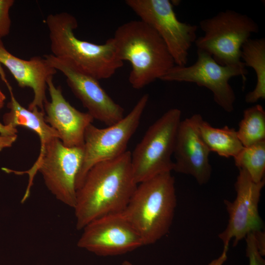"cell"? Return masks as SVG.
Listing matches in <instances>:
<instances>
[{"mask_svg":"<svg viewBox=\"0 0 265 265\" xmlns=\"http://www.w3.org/2000/svg\"><path fill=\"white\" fill-rule=\"evenodd\" d=\"M131 153L97 163L86 174L77 190L76 227L80 230L104 215L123 212L137 184L131 164Z\"/></svg>","mask_w":265,"mask_h":265,"instance_id":"1","label":"cell"},{"mask_svg":"<svg viewBox=\"0 0 265 265\" xmlns=\"http://www.w3.org/2000/svg\"><path fill=\"white\" fill-rule=\"evenodd\" d=\"M112 39L118 58L131 64L129 81L134 89H141L160 80L175 65L162 38L141 20L121 25Z\"/></svg>","mask_w":265,"mask_h":265,"instance_id":"2","label":"cell"},{"mask_svg":"<svg viewBox=\"0 0 265 265\" xmlns=\"http://www.w3.org/2000/svg\"><path fill=\"white\" fill-rule=\"evenodd\" d=\"M46 24L53 56L71 61L98 80L110 78L123 66V62L117 56L112 38L103 44L79 39L74 32L78 22L71 14L66 12L50 14Z\"/></svg>","mask_w":265,"mask_h":265,"instance_id":"3","label":"cell"},{"mask_svg":"<svg viewBox=\"0 0 265 265\" xmlns=\"http://www.w3.org/2000/svg\"><path fill=\"white\" fill-rule=\"evenodd\" d=\"M176 205L175 179L171 172H166L137 184L122 212L146 245L168 233Z\"/></svg>","mask_w":265,"mask_h":265,"instance_id":"4","label":"cell"},{"mask_svg":"<svg viewBox=\"0 0 265 265\" xmlns=\"http://www.w3.org/2000/svg\"><path fill=\"white\" fill-rule=\"evenodd\" d=\"M83 156V146L68 147L58 138L54 137L40 149L37 160L29 170L17 171L7 168L2 169L17 175L28 174V185L22 199V203L29 197L34 178L39 171L47 188L55 198L74 209L76 201V179Z\"/></svg>","mask_w":265,"mask_h":265,"instance_id":"5","label":"cell"},{"mask_svg":"<svg viewBox=\"0 0 265 265\" xmlns=\"http://www.w3.org/2000/svg\"><path fill=\"white\" fill-rule=\"evenodd\" d=\"M199 26L204 34L194 42L197 49L210 54L220 65L246 69L240 58L241 50L251 35L259 32V26L253 19L227 9L201 21Z\"/></svg>","mask_w":265,"mask_h":265,"instance_id":"6","label":"cell"},{"mask_svg":"<svg viewBox=\"0 0 265 265\" xmlns=\"http://www.w3.org/2000/svg\"><path fill=\"white\" fill-rule=\"evenodd\" d=\"M181 111L169 109L151 125L131 153V164L136 183L158 175L171 172L177 132Z\"/></svg>","mask_w":265,"mask_h":265,"instance_id":"7","label":"cell"},{"mask_svg":"<svg viewBox=\"0 0 265 265\" xmlns=\"http://www.w3.org/2000/svg\"><path fill=\"white\" fill-rule=\"evenodd\" d=\"M149 98L148 94L143 95L129 114L113 125L99 128L92 123L86 128L83 159L76 179L77 190L93 165L117 158L127 151L128 142L137 129Z\"/></svg>","mask_w":265,"mask_h":265,"instance_id":"8","label":"cell"},{"mask_svg":"<svg viewBox=\"0 0 265 265\" xmlns=\"http://www.w3.org/2000/svg\"><path fill=\"white\" fill-rule=\"evenodd\" d=\"M140 20L162 38L176 65H186L189 50L197 39L198 26L180 21L168 0H127Z\"/></svg>","mask_w":265,"mask_h":265,"instance_id":"9","label":"cell"},{"mask_svg":"<svg viewBox=\"0 0 265 265\" xmlns=\"http://www.w3.org/2000/svg\"><path fill=\"white\" fill-rule=\"evenodd\" d=\"M197 60L194 64L183 66L175 65L160 80L192 82L205 87L212 93L214 101L219 106L227 112H232L236 95L229 80L239 76L244 84L247 70L220 65L212 55L200 49L197 50Z\"/></svg>","mask_w":265,"mask_h":265,"instance_id":"10","label":"cell"},{"mask_svg":"<svg viewBox=\"0 0 265 265\" xmlns=\"http://www.w3.org/2000/svg\"><path fill=\"white\" fill-rule=\"evenodd\" d=\"M77 246L102 256L125 254L144 245L123 212L99 217L86 225Z\"/></svg>","mask_w":265,"mask_h":265,"instance_id":"11","label":"cell"},{"mask_svg":"<svg viewBox=\"0 0 265 265\" xmlns=\"http://www.w3.org/2000/svg\"><path fill=\"white\" fill-rule=\"evenodd\" d=\"M45 58L56 71L65 76L68 85L94 119L108 126L125 116L124 108L106 93L99 80L83 72L68 60L53 54L46 55Z\"/></svg>","mask_w":265,"mask_h":265,"instance_id":"12","label":"cell"},{"mask_svg":"<svg viewBox=\"0 0 265 265\" xmlns=\"http://www.w3.org/2000/svg\"><path fill=\"white\" fill-rule=\"evenodd\" d=\"M265 184V180L254 182L244 170L239 169L235 184L236 198L233 202L224 200L229 216L226 229L219 235L224 246H229L233 239L235 246L248 234L262 230L258 206Z\"/></svg>","mask_w":265,"mask_h":265,"instance_id":"13","label":"cell"},{"mask_svg":"<svg viewBox=\"0 0 265 265\" xmlns=\"http://www.w3.org/2000/svg\"><path fill=\"white\" fill-rule=\"evenodd\" d=\"M202 118L200 114H195L181 121L173 155V171L192 176L200 185L208 183L212 171L209 160L211 151L199 130Z\"/></svg>","mask_w":265,"mask_h":265,"instance_id":"14","label":"cell"},{"mask_svg":"<svg viewBox=\"0 0 265 265\" xmlns=\"http://www.w3.org/2000/svg\"><path fill=\"white\" fill-rule=\"evenodd\" d=\"M53 78L47 81L51 101L44 105L46 122L59 134L63 144L68 147H82L86 128L93 118L73 106L64 97L60 87H56Z\"/></svg>","mask_w":265,"mask_h":265,"instance_id":"15","label":"cell"},{"mask_svg":"<svg viewBox=\"0 0 265 265\" xmlns=\"http://www.w3.org/2000/svg\"><path fill=\"white\" fill-rule=\"evenodd\" d=\"M0 64L8 69L20 87H29L33 90V99L27 108H37L44 111L47 81L57 71L47 59L40 56H34L28 60L21 59L9 53L0 39ZM0 74L1 77L4 76L0 65Z\"/></svg>","mask_w":265,"mask_h":265,"instance_id":"16","label":"cell"},{"mask_svg":"<svg viewBox=\"0 0 265 265\" xmlns=\"http://www.w3.org/2000/svg\"><path fill=\"white\" fill-rule=\"evenodd\" d=\"M6 85L10 94V101L7 104L9 111L3 116V124L14 129L23 126L33 131L39 137L40 149L53 138H59L57 132L46 122L44 111L37 108L29 110L23 106L15 98L10 84L8 83Z\"/></svg>","mask_w":265,"mask_h":265,"instance_id":"17","label":"cell"},{"mask_svg":"<svg viewBox=\"0 0 265 265\" xmlns=\"http://www.w3.org/2000/svg\"><path fill=\"white\" fill-rule=\"evenodd\" d=\"M240 58L246 67L255 72L257 82L254 89L245 96L247 103H255L265 99V39L248 40L242 46Z\"/></svg>","mask_w":265,"mask_h":265,"instance_id":"18","label":"cell"},{"mask_svg":"<svg viewBox=\"0 0 265 265\" xmlns=\"http://www.w3.org/2000/svg\"><path fill=\"white\" fill-rule=\"evenodd\" d=\"M201 136L211 152L228 158L236 157L243 148L233 128H215L202 118L199 124Z\"/></svg>","mask_w":265,"mask_h":265,"instance_id":"19","label":"cell"},{"mask_svg":"<svg viewBox=\"0 0 265 265\" xmlns=\"http://www.w3.org/2000/svg\"><path fill=\"white\" fill-rule=\"evenodd\" d=\"M243 147L265 141V111L260 105L245 109L237 131Z\"/></svg>","mask_w":265,"mask_h":265,"instance_id":"20","label":"cell"},{"mask_svg":"<svg viewBox=\"0 0 265 265\" xmlns=\"http://www.w3.org/2000/svg\"><path fill=\"white\" fill-rule=\"evenodd\" d=\"M234 159L238 169L244 170L254 182L265 180V141L243 147Z\"/></svg>","mask_w":265,"mask_h":265,"instance_id":"21","label":"cell"},{"mask_svg":"<svg viewBox=\"0 0 265 265\" xmlns=\"http://www.w3.org/2000/svg\"><path fill=\"white\" fill-rule=\"evenodd\" d=\"M14 2V0H0V39L9 33L11 27L9 10Z\"/></svg>","mask_w":265,"mask_h":265,"instance_id":"22","label":"cell"},{"mask_svg":"<svg viewBox=\"0 0 265 265\" xmlns=\"http://www.w3.org/2000/svg\"><path fill=\"white\" fill-rule=\"evenodd\" d=\"M246 255L249 259V265H265V261L257 249L253 248L248 250Z\"/></svg>","mask_w":265,"mask_h":265,"instance_id":"23","label":"cell"},{"mask_svg":"<svg viewBox=\"0 0 265 265\" xmlns=\"http://www.w3.org/2000/svg\"><path fill=\"white\" fill-rule=\"evenodd\" d=\"M17 137V134L12 135L0 134V151L5 148L11 147Z\"/></svg>","mask_w":265,"mask_h":265,"instance_id":"24","label":"cell"},{"mask_svg":"<svg viewBox=\"0 0 265 265\" xmlns=\"http://www.w3.org/2000/svg\"><path fill=\"white\" fill-rule=\"evenodd\" d=\"M228 247V246H224V249L221 255L217 259L213 260L209 265H222L227 259Z\"/></svg>","mask_w":265,"mask_h":265,"instance_id":"25","label":"cell"},{"mask_svg":"<svg viewBox=\"0 0 265 265\" xmlns=\"http://www.w3.org/2000/svg\"><path fill=\"white\" fill-rule=\"evenodd\" d=\"M14 133V131L12 128L0 123V134L10 135Z\"/></svg>","mask_w":265,"mask_h":265,"instance_id":"26","label":"cell"},{"mask_svg":"<svg viewBox=\"0 0 265 265\" xmlns=\"http://www.w3.org/2000/svg\"><path fill=\"white\" fill-rule=\"evenodd\" d=\"M6 97L0 89V110L3 107Z\"/></svg>","mask_w":265,"mask_h":265,"instance_id":"27","label":"cell"},{"mask_svg":"<svg viewBox=\"0 0 265 265\" xmlns=\"http://www.w3.org/2000/svg\"><path fill=\"white\" fill-rule=\"evenodd\" d=\"M122 265H133L128 261H124L122 263Z\"/></svg>","mask_w":265,"mask_h":265,"instance_id":"28","label":"cell"}]
</instances>
